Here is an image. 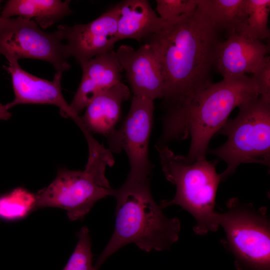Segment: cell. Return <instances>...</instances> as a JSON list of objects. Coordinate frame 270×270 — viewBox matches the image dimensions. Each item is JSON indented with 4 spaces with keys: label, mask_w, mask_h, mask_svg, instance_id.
Wrapping results in <instances>:
<instances>
[{
    "label": "cell",
    "mask_w": 270,
    "mask_h": 270,
    "mask_svg": "<svg viewBox=\"0 0 270 270\" xmlns=\"http://www.w3.org/2000/svg\"><path fill=\"white\" fill-rule=\"evenodd\" d=\"M226 210L219 212L224 243L240 262L257 270H268L270 260V222L267 208L232 198Z\"/></svg>",
    "instance_id": "7"
},
{
    "label": "cell",
    "mask_w": 270,
    "mask_h": 270,
    "mask_svg": "<svg viewBox=\"0 0 270 270\" xmlns=\"http://www.w3.org/2000/svg\"><path fill=\"white\" fill-rule=\"evenodd\" d=\"M156 11L164 22L189 14L198 6V0H156Z\"/></svg>",
    "instance_id": "22"
},
{
    "label": "cell",
    "mask_w": 270,
    "mask_h": 270,
    "mask_svg": "<svg viewBox=\"0 0 270 270\" xmlns=\"http://www.w3.org/2000/svg\"><path fill=\"white\" fill-rule=\"evenodd\" d=\"M80 66V82L70 104L77 114L96 96L120 82L124 71L113 50L98 54Z\"/></svg>",
    "instance_id": "13"
},
{
    "label": "cell",
    "mask_w": 270,
    "mask_h": 270,
    "mask_svg": "<svg viewBox=\"0 0 270 270\" xmlns=\"http://www.w3.org/2000/svg\"><path fill=\"white\" fill-rule=\"evenodd\" d=\"M260 96L252 76L246 74L211 83L199 92L182 113L172 129L174 140L191 138L187 159L205 157L212 138L236 107Z\"/></svg>",
    "instance_id": "3"
},
{
    "label": "cell",
    "mask_w": 270,
    "mask_h": 270,
    "mask_svg": "<svg viewBox=\"0 0 270 270\" xmlns=\"http://www.w3.org/2000/svg\"><path fill=\"white\" fill-rule=\"evenodd\" d=\"M116 6L118 40L132 38L140 42L160 30L164 24L147 0H126Z\"/></svg>",
    "instance_id": "16"
},
{
    "label": "cell",
    "mask_w": 270,
    "mask_h": 270,
    "mask_svg": "<svg viewBox=\"0 0 270 270\" xmlns=\"http://www.w3.org/2000/svg\"><path fill=\"white\" fill-rule=\"evenodd\" d=\"M88 156L83 170L66 168L58 171L56 176L36 194V210L56 208L65 210L70 220L82 219L99 200L112 196L113 189L105 175L114 160L112 152L92 136L86 138Z\"/></svg>",
    "instance_id": "5"
},
{
    "label": "cell",
    "mask_w": 270,
    "mask_h": 270,
    "mask_svg": "<svg viewBox=\"0 0 270 270\" xmlns=\"http://www.w3.org/2000/svg\"><path fill=\"white\" fill-rule=\"evenodd\" d=\"M238 108L237 116L218 132L226 136V141L210 151L227 164L220 174L221 180L242 164H270V101L260 96Z\"/></svg>",
    "instance_id": "6"
},
{
    "label": "cell",
    "mask_w": 270,
    "mask_h": 270,
    "mask_svg": "<svg viewBox=\"0 0 270 270\" xmlns=\"http://www.w3.org/2000/svg\"><path fill=\"white\" fill-rule=\"evenodd\" d=\"M116 4L86 24L58 26L68 58H74L80 66L96 56L112 50L118 41L117 36Z\"/></svg>",
    "instance_id": "10"
},
{
    "label": "cell",
    "mask_w": 270,
    "mask_h": 270,
    "mask_svg": "<svg viewBox=\"0 0 270 270\" xmlns=\"http://www.w3.org/2000/svg\"><path fill=\"white\" fill-rule=\"evenodd\" d=\"M36 198L22 187H18L0 196V218L14 220L26 217L36 210Z\"/></svg>",
    "instance_id": "20"
},
{
    "label": "cell",
    "mask_w": 270,
    "mask_h": 270,
    "mask_svg": "<svg viewBox=\"0 0 270 270\" xmlns=\"http://www.w3.org/2000/svg\"><path fill=\"white\" fill-rule=\"evenodd\" d=\"M2 2V0H0V4Z\"/></svg>",
    "instance_id": "25"
},
{
    "label": "cell",
    "mask_w": 270,
    "mask_h": 270,
    "mask_svg": "<svg viewBox=\"0 0 270 270\" xmlns=\"http://www.w3.org/2000/svg\"><path fill=\"white\" fill-rule=\"evenodd\" d=\"M150 181L151 178L127 177L120 187L114 189V229L94 266L96 270L110 256L129 244L150 252L168 250L178 240L180 221L164 214L152 196Z\"/></svg>",
    "instance_id": "2"
},
{
    "label": "cell",
    "mask_w": 270,
    "mask_h": 270,
    "mask_svg": "<svg viewBox=\"0 0 270 270\" xmlns=\"http://www.w3.org/2000/svg\"><path fill=\"white\" fill-rule=\"evenodd\" d=\"M78 238L75 248L62 270H96L92 265L91 240L87 227L80 229Z\"/></svg>",
    "instance_id": "21"
},
{
    "label": "cell",
    "mask_w": 270,
    "mask_h": 270,
    "mask_svg": "<svg viewBox=\"0 0 270 270\" xmlns=\"http://www.w3.org/2000/svg\"><path fill=\"white\" fill-rule=\"evenodd\" d=\"M60 30L48 32L33 20L0 17V54L8 62L29 58L51 64L56 72L70 68Z\"/></svg>",
    "instance_id": "8"
},
{
    "label": "cell",
    "mask_w": 270,
    "mask_h": 270,
    "mask_svg": "<svg viewBox=\"0 0 270 270\" xmlns=\"http://www.w3.org/2000/svg\"><path fill=\"white\" fill-rule=\"evenodd\" d=\"M220 30L196 8L169 21L145 38L160 66L164 84V116L180 114L211 83Z\"/></svg>",
    "instance_id": "1"
},
{
    "label": "cell",
    "mask_w": 270,
    "mask_h": 270,
    "mask_svg": "<svg viewBox=\"0 0 270 270\" xmlns=\"http://www.w3.org/2000/svg\"><path fill=\"white\" fill-rule=\"evenodd\" d=\"M156 148L166 179L176 188L174 198L162 200L160 207L178 205L190 213L196 221L194 230L197 234L216 232L220 225L219 212L214 210L216 198L222 181L216 172V162L206 157L190 162L166 145L156 144Z\"/></svg>",
    "instance_id": "4"
},
{
    "label": "cell",
    "mask_w": 270,
    "mask_h": 270,
    "mask_svg": "<svg viewBox=\"0 0 270 270\" xmlns=\"http://www.w3.org/2000/svg\"><path fill=\"white\" fill-rule=\"evenodd\" d=\"M268 50L260 40L234 34L218 43L214 66L223 78L252 74Z\"/></svg>",
    "instance_id": "14"
},
{
    "label": "cell",
    "mask_w": 270,
    "mask_h": 270,
    "mask_svg": "<svg viewBox=\"0 0 270 270\" xmlns=\"http://www.w3.org/2000/svg\"><path fill=\"white\" fill-rule=\"evenodd\" d=\"M270 0H247V18L236 34L260 40L269 38Z\"/></svg>",
    "instance_id": "19"
},
{
    "label": "cell",
    "mask_w": 270,
    "mask_h": 270,
    "mask_svg": "<svg viewBox=\"0 0 270 270\" xmlns=\"http://www.w3.org/2000/svg\"><path fill=\"white\" fill-rule=\"evenodd\" d=\"M247 0H198L197 8L219 30L236 34L246 20Z\"/></svg>",
    "instance_id": "18"
},
{
    "label": "cell",
    "mask_w": 270,
    "mask_h": 270,
    "mask_svg": "<svg viewBox=\"0 0 270 270\" xmlns=\"http://www.w3.org/2000/svg\"><path fill=\"white\" fill-rule=\"evenodd\" d=\"M126 72L133 96L152 100L162 98L164 84L160 66L150 46L144 44L138 49L121 45L116 52Z\"/></svg>",
    "instance_id": "12"
},
{
    "label": "cell",
    "mask_w": 270,
    "mask_h": 270,
    "mask_svg": "<svg viewBox=\"0 0 270 270\" xmlns=\"http://www.w3.org/2000/svg\"><path fill=\"white\" fill-rule=\"evenodd\" d=\"M70 0H9L0 14L4 18L18 16L32 20L41 28L46 29L70 14Z\"/></svg>",
    "instance_id": "17"
},
{
    "label": "cell",
    "mask_w": 270,
    "mask_h": 270,
    "mask_svg": "<svg viewBox=\"0 0 270 270\" xmlns=\"http://www.w3.org/2000/svg\"><path fill=\"white\" fill-rule=\"evenodd\" d=\"M4 68L10 75L14 94V100L7 103L9 109L20 104H52L60 108L61 114L74 122L80 118L63 96L61 88L62 73L56 72L50 81L37 77L22 69L18 62H8Z\"/></svg>",
    "instance_id": "11"
},
{
    "label": "cell",
    "mask_w": 270,
    "mask_h": 270,
    "mask_svg": "<svg viewBox=\"0 0 270 270\" xmlns=\"http://www.w3.org/2000/svg\"><path fill=\"white\" fill-rule=\"evenodd\" d=\"M6 104H0V120H7L12 116V114L9 111Z\"/></svg>",
    "instance_id": "24"
},
{
    "label": "cell",
    "mask_w": 270,
    "mask_h": 270,
    "mask_svg": "<svg viewBox=\"0 0 270 270\" xmlns=\"http://www.w3.org/2000/svg\"><path fill=\"white\" fill-rule=\"evenodd\" d=\"M252 74L260 96L270 101V57L264 56Z\"/></svg>",
    "instance_id": "23"
},
{
    "label": "cell",
    "mask_w": 270,
    "mask_h": 270,
    "mask_svg": "<svg viewBox=\"0 0 270 270\" xmlns=\"http://www.w3.org/2000/svg\"><path fill=\"white\" fill-rule=\"evenodd\" d=\"M154 110V100L132 96L122 126L106 136L112 152L124 150L127 154L130 165L128 177L151 178L152 166L148 157V143Z\"/></svg>",
    "instance_id": "9"
},
{
    "label": "cell",
    "mask_w": 270,
    "mask_h": 270,
    "mask_svg": "<svg viewBox=\"0 0 270 270\" xmlns=\"http://www.w3.org/2000/svg\"><path fill=\"white\" fill-rule=\"evenodd\" d=\"M130 96V90L122 82L94 98L80 116L82 125L91 133L108 136L120 120L122 103Z\"/></svg>",
    "instance_id": "15"
}]
</instances>
